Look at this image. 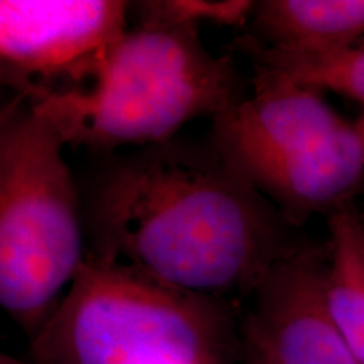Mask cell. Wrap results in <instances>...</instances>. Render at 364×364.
<instances>
[{
    "mask_svg": "<svg viewBox=\"0 0 364 364\" xmlns=\"http://www.w3.org/2000/svg\"><path fill=\"white\" fill-rule=\"evenodd\" d=\"M136 26L117 39L88 88L27 98L66 145L102 156L169 142L199 117L216 118L243 102L231 54L209 53L199 26L136 4Z\"/></svg>",
    "mask_w": 364,
    "mask_h": 364,
    "instance_id": "7a4b0ae2",
    "label": "cell"
},
{
    "mask_svg": "<svg viewBox=\"0 0 364 364\" xmlns=\"http://www.w3.org/2000/svg\"><path fill=\"white\" fill-rule=\"evenodd\" d=\"M248 24L262 48L339 51L364 43V0H265Z\"/></svg>",
    "mask_w": 364,
    "mask_h": 364,
    "instance_id": "ba28073f",
    "label": "cell"
},
{
    "mask_svg": "<svg viewBox=\"0 0 364 364\" xmlns=\"http://www.w3.org/2000/svg\"><path fill=\"white\" fill-rule=\"evenodd\" d=\"M66 142L27 98L0 117V304L36 336L86 260Z\"/></svg>",
    "mask_w": 364,
    "mask_h": 364,
    "instance_id": "277c9868",
    "label": "cell"
},
{
    "mask_svg": "<svg viewBox=\"0 0 364 364\" xmlns=\"http://www.w3.org/2000/svg\"><path fill=\"white\" fill-rule=\"evenodd\" d=\"M166 16L201 26V22H216L221 26H247L252 19L257 2L230 0V2H208V0H162L154 2Z\"/></svg>",
    "mask_w": 364,
    "mask_h": 364,
    "instance_id": "8fae6325",
    "label": "cell"
},
{
    "mask_svg": "<svg viewBox=\"0 0 364 364\" xmlns=\"http://www.w3.org/2000/svg\"><path fill=\"white\" fill-rule=\"evenodd\" d=\"M326 297L336 324L364 364V221L353 206L327 218Z\"/></svg>",
    "mask_w": 364,
    "mask_h": 364,
    "instance_id": "9c48e42d",
    "label": "cell"
},
{
    "mask_svg": "<svg viewBox=\"0 0 364 364\" xmlns=\"http://www.w3.org/2000/svg\"><path fill=\"white\" fill-rule=\"evenodd\" d=\"M226 302L86 258L33 338L36 364H225Z\"/></svg>",
    "mask_w": 364,
    "mask_h": 364,
    "instance_id": "3957f363",
    "label": "cell"
},
{
    "mask_svg": "<svg viewBox=\"0 0 364 364\" xmlns=\"http://www.w3.org/2000/svg\"><path fill=\"white\" fill-rule=\"evenodd\" d=\"M122 0H2L0 70L17 97L81 88L129 29Z\"/></svg>",
    "mask_w": 364,
    "mask_h": 364,
    "instance_id": "8992f818",
    "label": "cell"
},
{
    "mask_svg": "<svg viewBox=\"0 0 364 364\" xmlns=\"http://www.w3.org/2000/svg\"><path fill=\"white\" fill-rule=\"evenodd\" d=\"M81 194L86 258L206 297L252 295L299 245L211 144L110 154Z\"/></svg>",
    "mask_w": 364,
    "mask_h": 364,
    "instance_id": "6da1fadb",
    "label": "cell"
},
{
    "mask_svg": "<svg viewBox=\"0 0 364 364\" xmlns=\"http://www.w3.org/2000/svg\"><path fill=\"white\" fill-rule=\"evenodd\" d=\"M327 252L300 243L252 294L243 338L250 364H361L326 297Z\"/></svg>",
    "mask_w": 364,
    "mask_h": 364,
    "instance_id": "52a82bcc",
    "label": "cell"
},
{
    "mask_svg": "<svg viewBox=\"0 0 364 364\" xmlns=\"http://www.w3.org/2000/svg\"><path fill=\"white\" fill-rule=\"evenodd\" d=\"M354 125H356L359 135H361V139H363V142H364V112H363V115L358 118V122Z\"/></svg>",
    "mask_w": 364,
    "mask_h": 364,
    "instance_id": "4fadbf2b",
    "label": "cell"
},
{
    "mask_svg": "<svg viewBox=\"0 0 364 364\" xmlns=\"http://www.w3.org/2000/svg\"><path fill=\"white\" fill-rule=\"evenodd\" d=\"M253 97L213 118L223 161L292 228L353 206L364 181V142L321 91L255 73Z\"/></svg>",
    "mask_w": 364,
    "mask_h": 364,
    "instance_id": "5b68a950",
    "label": "cell"
},
{
    "mask_svg": "<svg viewBox=\"0 0 364 364\" xmlns=\"http://www.w3.org/2000/svg\"><path fill=\"white\" fill-rule=\"evenodd\" d=\"M0 364H26V363H22V361H19V359H16L12 356H6V354H4V356L0 358Z\"/></svg>",
    "mask_w": 364,
    "mask_h": 364,
    "instance_id": "7c38bea8",
    "label": "cell"
},
{
    "mask_svg": "<svg viewBox=\"0 0 364 364\" xmlns=\"http://www.w3.org/2000/svg\"><path fill=\"white\" fill-rule=\"evenodd\" d=\"M236 46L252 59L255 73L280 76L316 91H332L364 105V43L339 51L262 48L247 38Z\"/></svg>",
    "mask_w": 364,
    "mask_h": 364,
    "instance_id": "30bf717a",
    "label": "cell"
}]
</instances>
